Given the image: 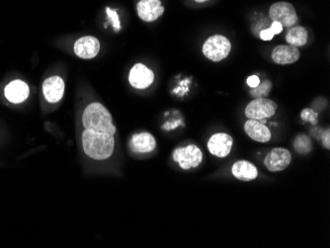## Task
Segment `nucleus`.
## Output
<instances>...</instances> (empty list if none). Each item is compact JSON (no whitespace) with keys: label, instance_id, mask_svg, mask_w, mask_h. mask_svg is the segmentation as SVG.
<instances>
[{"label":"nucleus","instance_id":"obj_2","mask_svg":"<svg viewBox=\"0 0 330 248\" xmlns=\"http://www.w3.org/2000/svg\"><path fill=\"white\" fill-rule=\"evenodd\" d=\"M82 124L85 129L95 132L106 133L114 136L116 127L112 123L110 112L100 103H91L88 105L82 115Z\"/></svg>","mask_w":330,"mask_h":248},{"label":"nucleus","instance_id":"obj_18","mask_svg":"<svg viewBox=\"0 0 330 248\" xmlns=\"http://www.w3.org/2000/svg\"><path fill=\"white\" fill-rule=\"evenodd\" d=\"M308 31L302 26L293 27L286 36V41L289 43V45L295 46L297 48L305 46L308 43Z\"/></svg>","mask_w":330,"mask_h":248},{"label":"nucleus","instance_id":"obj_15","mask_svg":"<svg viewBox=\"0 0 330 248\" xmlns=\"http://www.w3.org/2000/svg\"><path fill=\"white\" fill-rule=\"evenodd\" d=\"M130 148L138 153H147L157 148V142L154 136L150 133L137 134L131 139Z\"/></svg>","mask_w":330,"mask_h":248},{"label":"nucleus","instance_id":"obj_1","mask_svg":"<svg viewBox=\"0 0 330 248\" xmlns=\"http://www.w3.org/2000/svg\"><path fill=\"white\" fill-rule=\"evenodd\" d=\"M82 148L87 156L96 160H105L112 156L115 149L114 136L85 129L82 133Z\"/></svg>","mask_w":330,"mask_h":248},{"label":"nucleus","instance_id":"obj_26","mask_svg":"<svg viewBox=\"0 0 330 248\" xmlns=\"http://www.w3.org/2000/svg\"><path fill=\"white\" fill-rule=\"evenodd\" d=\"M270 28L274 32L275 35H278V34L282 33V31H283V26L279 22H276V21H273V23H272V25H271Z\"/></svg>","mask_w":330,"mask_h":248},{"label":"nucleus","instance_id":"obj_25","mask_svg":"<svg viewBox=\"0 0 330 248\" xmlns=\"http://www.w3.org/2000/svg\"><path fill=\"white\" fill-rule=\"evenodd\" d=\"M322 139H323V144L324 146L327 148L328 149H330V130H327L326 133L323 134L322 136Z\"/></svg>","mask_w":330,"mask_h":248},{"label":"nucleus","instance_id":"obj_13","mask_svg":"<svg viewBox=\"0 0 330 248\" xmlns=\"http://www.w3.org/2000/svg\"><path fill=\"white\" fill-rule=\"evenodd\" d=\"M244 131L247 136L258 143H268L271 140V131L258 120H248L244 124Z\"/></svg>","mask_w":330,"mask_h":248},{"label":"nucleus","instance_id":"obj_16","mask_svg":"<svg viewBox=\"0 0 330 248\" xmlns=\"http://www.w3.org/2000/svg\"><path fill=\"white\" fill-rule=\"evenodd\" d=\"M5 96L12 103L24 102L29 96V87L22 80H14L5 88Z\"/></svg>","mask_w":330,"mask_h":248},{"label":"nucleus","instance_id":"obj_6","mask_svg":"<svg viewBox=\"0 0 330 248\" xmlns=\"http://www.w3.org/2000/svg\"><path fill=\"white\" fill-rule=\"evenodd\" d=\"M270 18L279 22L283 27H291L298 22V15L295 7L289 2L274 3L269 10Z\"/></svg>","mask_w":330,"mask_h":248},{"label":"nucleus","instance_id":"obj_22","mask_svg":"<svg viewBox=\"0 0 330 248\" xmlns=\"http://www.w3.org/2000/svg\"><path fill=\"white\" fill-rule=\"evenodd\" d=\"M107 14L108 16L110 17V19L113 20V25H114V28L116 30H119L120 29V20H119V17H118V14L116 11H112L110 8H107Z\"/></svg>","mask_w":330,"mask_h":248},{"label":"nucleus","instance_id":"obj_8","mask_svg":"<svg viewBox=\"0 0 330 248\" xmlns=\"http://www.w3.org/2000/svg\"><path fill=\"white\" fill-rule=\"evenodd\" d=\"M155 80L154 72L143 63H137L130 71L129 81L137 89H146L150 87Z\"/></svg>","mask_w":330,"mask_h":248},{"label":"nucleus","instance_id":"obj_3","mask_svg":"<svg viewBox=\"0 0 330 248\" xmlns=\"http://www.w3.org/2000/svg\"><path fill=\"white\" fill-rule=\"evenodd\" d=\"M230 50L231 44L229 40L221 35L210 37L203 46L204 55L213 61H220L226 58Z\"/></svg>","mask_w":330,"mask_h":248},{"label":"nucleus","instance_id":"obj_24","mask_svg":"<svg viewBox=\"0 0 330 248\" xmlns=\"http://www.w3.org/2000/svg\"><path fill=\"white\" fill-rule=\"evenodd\" d=\"M246 82H247L248 86H250L251 88H255V87H257L260 84V79H259L258 76L252 75V76H249L247 78V81Z\"/></svg>","mask_w":330,"mask_h":248},{"label":"nucleus","instance_id":"obj_11","mask_svg":"<svg viewBox=\"0 0 330 248\" xmlns=\"http://www.w3.org/2000/svg\"><path fill=\"white\" fill-rule=\"evenodd\" d=\"M232 138L227 134H216L208 142L209 151L218 157H226L232 148Z\"/></svg>","mask_w":330,"mask_h":248},{"label":"nucleus","instance_id":"obj_14","mask_svg":"<svg viewBox=\"0 0 330 248\" xmlns=\"http://www.w3.org/2000/svg\"><path fill=\"white\" fill-rule=\"evenodd\" d=\"M300 50L292 45L278 46L273 50L272 59L277 64H291L300 59Z\"/></svg>","mask_w":330,"mask_h":248},{"label":"nucleus","instance_id":"obj_23","mask_svg":"<svg viewBox=\"0 0 330 248\" xmlns=\"http://www.w3.org/2000/svg\"><path fill=\"white\" fill-rule=\"evenodd\" d=\"M275 36L274 32L271 30V28L269 29H265L263 31H261L260 33V38L263 40V41H270L273 39V37Z\"/></svg>","mask_w":330,"mask_h":248},{"label":"nucleus","instance_id":"obj_5","mask_svg":"<svg viewBox=\"0 0 330 248\" xmlns=\"http://www.w3.org/2000/svg\"><path fill=\"white\" fill-rule=\"evenodd\" d=\"M278 106L274 101L264 97L251 101L245 108V116L250 120H263L275 115Z\"/></svg>","mask_w":330,"mask_h":248},{"label":"nucleus","instance_id":"obj_17","mask_svg":"<svg viewBox=\"0 0 330 248\" xmlns=\"http://www.w3.org/2000/svg\"><path fill=\"white\" fill-rule=\"evenodd\" d=\"M232 175L241 181H252L257 178V168L249 161L239 160L236 161L231 169Z\"/></svg>","mask_w":330,"mask_h":248},{"label":"nucleus","instance_id":"obj_7","mask_svg":"<svg viewBox=\"0 0 330 248\" xmlns=\"http://www.w3.org/2000/svg\"><path fill=\"white\" fill-rule=\"evenodd\" d=\"M292 161V154L288 149L283 148L273 149L265 157L264 164L271 172L285 170Z\"/></svg>","mask_w":330,"mask_h":248},{"label":"nucleus","instance_id":"obj_12","mask_svg":"<svg viewBox=\"0 0 330 248\" xmlns=\"http://www.w3.org/2000/svg\"><path fill=\"white\" fill-rule=\"evenodd\" d=\"M43 93L50 103L59 102L64 93V81L59 76H52L43 83Z\"/></svg>","mask_w":330,"mask_h":248},{"label":"nucleus","instance_id":"obj_27","mask_svg":"<svg viewBox=\"0 0 330 248\" xmlns=\"http://www.w3.org/2000/svg\"><path fill=\"white\" fill-rule=\"evenodd\" d=\"M196 2H199V3H203V2H206V1H209V0H195Z\"/></svg>","mask_w":330,"mask_h":248},{"label":"nucleus","instance_id":"obj_10","mask_svg":"<svg viewBox=\"0 0 330 248\" xmlns=\"http://www.w3.org/2000/svg\"><path fill=\"white\" fill-rule=\"evenodd\" d=\"M100 50L99 41L92 36H86L78 39L74 44V52L77 56L84 59L95 57Z\"/></svg>","mask_w":330,"mask_h":248},{"label":"nucleus","instance_id":"obj_20","mask_svg":"<svg viewBox=\"0 0 330 248\" xmlns=\"http://www.w3.org/2000/svg\"><path fill=\"white\" fill-rule=\"evenodd\" d=\"M271 89H272V83L269 80H265L261 84H259L257 87L252 88V90L250 91V94L255 98H261V97L269 95V93L271 92Z\"/></svg>","mask_w":330,"mask_h":248},{"label":"nucleus","instance_id":"obj_19","mask_svg":"<svg viewBox=\"0 0 330 248\" xmlns=\"http://www.w3.org/2000/svg\"><path fill=\"white\" fill-rule=\"evenodd\" d=\"M294 149L300 154H308L313 149L311 139L306 135L298 136L294 142Z\"/></svg>","mask_w":330,"mask_h":248},{"label":"nucleus","instance_id":"obj_4","mask_svg":"<svg viewBox=\"0 0 330 248\" xmlns=\"http://www.w3.org/2000/svg\"><path fill=\"white\" fill-rule=\"evenodd\" d=\"M173 160L176 161L184 170L198 167L203 161V153L195 145L186 148H178L173 151Z\"/></svg>","mask_w":330,"mask_h":248},{"label":"nucleus","instance_id":"obj_21","mask_svg":"<svg viewBox=\"0 0 330 248\" xmlns=\"http://www.w3.org/2000/svg\"><path fill=\"white\" fill-rule=\"evenodd\" d=\"M301 117L304 121L310 122L313 125L318 124V113L313 109H305L301 113Z\"/></svg>","mask_w":330,"mask_h":248},{"label":"nucleus","instance_id":"obj_9","mask_svg":"<svg viewBox=\"0 0 330 248\" xmlns=\"http://www.w3.org/2000/svg\"><path fill=\"white\" fill-rule=\"evenodd\" d=\"M139 17L146 22L158 20L165 12L161 0H141L137 5Z\"/></svg>","mask_w":330,"mask_h":248}]
</instances>
